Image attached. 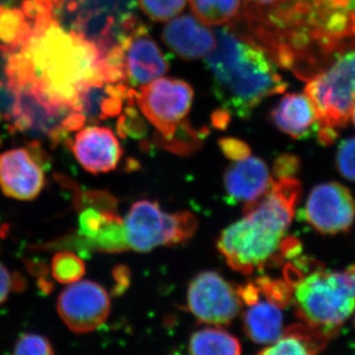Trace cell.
<instances>
[{"instance_id": "obj_40", "label": "cell", "mask_w": 355, "mask_h": 355, "mask_svg": "<svg viewBox=\"0 0 355 355\" xmlns=\"http://www.w3.org/2000/svg\"><path fill=\"white\" fill-rule=\"evenodd\" d=\"M352 324H354V330H355V310H354V314L352 315Z\"/></svg>"}, {"instance_id": "obj_23", "label": "cell", "mask_w": 355, "mask_h": 355, "mask_svg": "<svg viewBox=\"0 0 355 355\" xmlns=\"http://www.w3.org/2000/svg\"><path fill=\"white\" fill-rule=\"evenodd\" d=\"M188 0H139L140 8L147 17L156 22L173 19L184 10Z\"/></svg>"}, {"instance_id": "obj_7", "label": "cell", "mask_w": 355, "mask_h": 355, "mask_svg": "<svg viewBox=\"0 0 355 355\" xmlns=\"http://www.w3.org/2000/svg\"><path fill=\"white\" fill-rule=\"evenodd\" d=\"M123 226L128 249L147 253L188 241L197 230L198 220L191 212L167 214L157 203L141 200L133 203Z\"/></svg>"}, {"instance_id": "obj_22", "label": "cell", "mask_w": 355, "mask_h": 355, "mask_svg": "<svg viewBox=\"0 0 355 355\" xmlns=\"http://www.w3.org/2000/svg\"><path fill=\"white\" fill-rule=\"evenodd\" d=\"M86 272L85 263L73 252L60 251L51 260V275L60 284H70L83 279Z\"/></svg>"}, {"instance_id": "obj_4", "label": "cell", "mask_w": 355, "mask_h": 355, "mask_svg": "<svg viewBox=\"0 0 355 355\" xmlns=\"http://www.w3.org/2000/svg\"><path fill=\"white\" fill-rule=\"evenodd\" d=\"M300 193L297 180L280 178L263 197L245 205V216L226 228L217 243L233 270L251 275L277 261Z\"/></svg>"}, {"instance_id": "obj_25", "label": "cell", "mask_w": 355, "mask_h": 355, "mask_svg": "<svg viewBox=\"0 0 355 355\" xmlns=\"http://www.w3.org/2000/svg\"><path fill=\"white\" fill-rule=\"evenodd\" d=\"M254 284L260 289L261 294L266 296V300L279 308H284L292 300V286L282 280H273L270 277H259Z\"/></svg>"}, {"instance_id": "obj_2", "label": "cell", "mask_w": 355, "mask_h": 355, "mask_svg": "<svg viewBox=\"0 0 355 355\" xmlns=\"http://www.w3.org/2000/svg\"><path fill=\"white\" fill-rule=\"evenodd\" d=\"M250 29L275 64L310 79L355 48V0H280Z\"/></svg>"}, {"instance_id": "obj_39", "label": "cell", "mask_w": 355, "mask_h": 355, "mask_svg": "<svg viewBox=\"0 0 355 355\" xmlns=\"http://www.w3.org/2000/svg\"><path fill=\"white\" fill-rule=\"evenodd\" d=\"M350 120L352 121L355 127V101L354 103V106H352V114H350Z\"/></svg>"}, {"instance_id": "obj_37", "label": "cell", "mask_w": 355, "mask_h": 355, "mask_svg": "<svg viewBox=\"0 0 355 355\" xmlns=\"http://www.w3.org/2000/svg\"><path fill=\"white\" fill-rule=\"evenodd\" d=\"M27 287V280L22 275L18 272L13 273V291L16 292L24 291Z\"/></svg>"}, {"instance_id": "obj_11", "label": "cell", "mask_w": 355, "mask_h": 355, "mask_svg": "<svg viewBox=\"0 0 355 355\" xmlns=\"http://www.w3.org/2000/svg\"><path fill=\"white\" fill-rule=\"evenodd\" d=\"M304 216L321 234H342L354 225L355 198L349 188L338 182L317 184L308 196Z\"/></svg>"}, {"instance_id": "obj_3", "label": "cell", "mask_w": 355, "mask_h": 355, "mask_svg": "<svg viewBox=\"0 0 355 355\" xmlns=\"http://www.w3.org/2000/svg\"><path fill=\"white\" fill-rule=\"evenodd\" d=\"M216 46L205 58L212 80V90L221 110L240 119L273 95L282 94L288 84L275 60L258 42L231 26L217 27Z\"/></svg>"}, {"instance_id": "obj_26", "label": "cell", "mask_w": 355, "mask_h": 355, "mask_svg": "<svg viewBox=\"0 0 355 355\" xmlns=\"http://www.w3.org/2000/svg\"><path fill=\"white\" fill-rule=\"evenodd\" d=\"M77 190V189H76ZM116 198L105 191H85L77 190L74 195V207L77 210L85 207H95V209L106 211V210H116Z\"/></svg>"}, {"instance_id": "obj_24", "label": "cell", "mask_w": 355, "mask_h": 355, "mask_svg": "<svg viewBox=\"0 0 355 355\" xmlns=\"http://www.w3.org/2000/svg\"><path fill=\"white\" fill-rule=\"evenodd\" d=\"M118 214L116 210H106L102 211L95 207H85L79 210L78 216V232L77 234L81 237L93 239L99 232L110 217Z\"/></svg>"}, {"instance_id": "obj_9", "label": "cell", "mask_w": 355, "mask_h": 355, "mask_svg": "<svg viewBox=\"0 0 355 355\" xmlns=\"http://www.w3.org/2000/svg\"><path fill=\"white\" fill-rule=\"evenodd\" d=\"M121 24L116 43L121 46L125 84L137 90L167 73L170 62L146 25L128 15Z\"/></svg>"}, {"instance_id": "obj_13", "label": "cell", "mask_w": 355, "mask_h": 355, "mask_svg": "<svg viewBox=\"0 0 355 355\" xmlns=\"http://www.w3.org/2000/svg\"><path fill=\"white\" fill-rule=\"evenodd\" d=\"M44 184L43 166L29 148L19 147L0 154V189L6 197L33 200Z\"/></svg>"}, {"instance_id": "obj_8", "label": "cell", "mask_w": 355, "mask_h": 355, "mask_svg": "<svg viewBox=\"0 0 355 355\" xmlns=\"http://www.w3.org/2000/svg\"><path fill=\"white\" fill-rule=\"evenodd\" d=\"M193 88L181 79L163 77L137 89L135 104L165 142L186 121L193 101Z\"/></svg>"}, {"instance_id": "obj_21", "label": "cell", "mask_w": 355, "mask_h": 355, "mask_svg": "<svg viewBox=\"0 0 355 355\" xmlns=\"http://www.w3.org/2000/svg\"><path fill=\"white\" fill-rule=\"evenodd\" d=\"M191 10L207 25L232 23L241 13L243 0H189Z\"/></svg>"}, {"instance_id": "obj_33", "label": "cell", "mask_w": 355, "mask_h": 355, "mask_svg": "<svg viewBox=\"0 0 355 355\" xmlns=\"http://www.w3.org/2000/svg\"><path fill=\"white\" fill-rule=\"evenodd\" d=\"M113 277L116 282L113 293L114 295H120L127 291L128 284H130V270L125 266H116L113 270Z\"/></svg>"}, {"instance_id": "obj_20", "label": "cell", "mask_w": 355, "mask_h": 355, "mask_svg": "<svg viewBox=\"0 0 355 355\" xmlns=\"http://www.w3.org/2000/svg\"><path fill=\"white\" fill-rule=\"evenodd\" d=\"M191 354H240L241 345L234 336L219 329L209 328L198 331L191 336Z\"/></svg>"}, {"instance_id": "obj_18", "label": "cell", "mask_w": 355, "mask_h": 355, "mask_svg": "<svg viewBox=\"0 0 355 355\" xmlns=\"http://www.w3.org/2000/svg\"><path fill=\"white\" fill-rule=\"evenodd\" d=\"M260 300L250 305L245 312V333L254 343L272 345L279 340L284 331L282 308L270 301Z\"/></svg>"}, {"instance_id": "obj_28", "label": "cell", "mask_w": 355, "mask_h": 355, "mask_svg": "<svg viewBox=\"0 0 355 355\" xmlns=\"http://www.w3.org/2000/svg\"><path fill=\"white\" fill-rule=\"evenodd\" d=\"M14 354H55L53 345L46 336L34 333H26L14 345Z\"/></svg>"}, {"instance_id": "obj_17", "label": "cell", "mask_w": 355, "mask_h": 355, "mask_svg": "<svg viewBox=\"0 0 355 355\" xmlns=\"http://www.w3.org/2000/svg\"><path fill=\"white\" fill-rule=\"evenodd\" d=\"M270 118L275 127L292 139H308L319 130L316 109L305 93L284 96L270 112Z\"/></svg>"}, {"instance_id": "obj_29", "label": "cell", "mask_w": 355, "mask_h": 355, "mask_svg": "<svg viewBox=\"0 0 355 355\" xmlns=\"http://www.w3.org/2000/svg\"><path fill=\"white\" fill-rule=\"evenodd\" d=\"M125 114L118 121V132L121 137L130 135L132 137H141L146 132V128L144 120L135 109V104H128Z\"/></svg>"}, {"instance_id": "obj_5", "label": "cell", "mask_w": 355, "mask_h": 355, "mask_svg": "<svg viewBox=\"0 0 355 355\" xmlns=\"http://www.w3.org/2000/svg\"><path fill=\"white\" fill-rule=\"evenodd\" d=\"M293 284L298 316L324 336H331L354 314L355 266L340 272L316 270Z\"/></svg>"}, {"instance_id": "obj_6", "label": "cell", "mask_w": 355, "mask_h": 355, "mask_svg": "<svg viewBox=\"0 0 355 355\" xmlns=\"http://www.w3.org/2000/svg\"><path fill=\"white\" fill-rule=\"evenodd\" d=\"M316 109L320 141L330 144L350 120L355 101V48L336 57L311 77L305 88Z\"/></svg>"}, {"instance_id": "obj_38", "label": "cell", "mask_w": 355, "mask_h": 355, "mask_svg": "<svg viewBox=\"0 0 355 355\" xmlns=\"http://www.w3.org/2000/svg\"><path fill=\"white\" fill-rule=\"evenodd\" d=\"M24 0H0V13L8 9L20 7Z\"/></svg>"}, {"instance_id": "obj_34", "label": "cell", "mask_w": 355, "mask_h": 355, "mask_svg": "<svg viewBox=\"0 0 355 355\" xmlns=\"http://www.w3.org/2000/svg\"><path fill=\"white\" fill-rule=\"evenodd\" d=\"M13 291V273L11 275L6 266L0 263V305L6 302Z\"/></svg>"}, {"instance_id": "obj_12", "label": "cell", "mask_w": 355, "mask_h": 355, "mask_svg": "<svg viewBox=\"0 0 355 355\" xmlns=\"http://www.w3.org/2000/svg\"><path fill=\"white\" fill-rule=\"evenodd\" d=\"M188 304L198 321L226 326L241 310V300L231 284L214 272H203L191 282Z\"/></svg>"}, {"instance_id": "obj_31", "label": "cell", "mask_w": 355, "mask_h": 355, "mask_svg": "<svg viewBox=\"0 0 355 355\" xmlns=\"http://www.w3.org/2000/svg\"><path fill=\"white\" fill-rule=\"evenodd\" d=\"M280 0H243L242 12L245 20L251 19L272 8Z\"/></svg>"}, {"instance_id": "obj_32", "label": "cell", "mask_w": 355, "mask_h": 355, "mask_svg": "<svg viewBox=\"0 0 355 355\" xmlns=\"http://www.w3.org/2000/svg\"><path fill=\"white\" fill-rule=\"evenodd\" d=\"M298 166L299 161L295 156L284 154V155L280 156V157L275 160L273 171H275V175L277 179H280V178H289L296 172V170L298 169Z\"/></svg>"}, {"instance_id": "obj_19", "label": "cell", "mask_w": 355, "mask_h": 355, "mask_svg": "<svg viewBox=\"0 0 355 355\" xmlns=\"http://www.w3.org/2000/svg\"><path fill=\"white\" fill-rule=\"evenodd\" d=\"M327 336L309 324H293L284 331L282 336L259 354H314L323 349Z\"/></svg>"}, {"instance_id": "obj_10", "label": "cell", "mask_w": 355, "mask_h": 355, "mask_svg": "<svg viewBox=\"0 0 355 355\" xmlns=\"http://www.w3.org/2000/svg\"><path fill=\"white\" fill-rule=\"evenodd\" d=\"M57 310L60 319L74 334L97 330L108 319L111 299L97 282L78 280L70 284L58 296Z\"/></svg>"}, {"instance_id": "obj_30", "label": "cell", "mask_w": 355, "mask_h": 355, "mask_svg": "<svg viewBox=\"0 0 355 355\" xmlns=\"http://www.w3.org/2000/svg\"><path fill=\"white\" fill-rule=\"evenodd\" d=\"M219 146L224 155L233 161L241 160L251 155V148L246 142L233 137L219 140Z\"/></svg>"}, {"instance_id": "obj_16", "label": "cell", "mask_w": 355, "mask_h": 355, "mask_svg": "<svg viewBox=\"0 0 355 355\" xmlns=\"http://www.w3.org/2000/svg\"><path fill=\"white\" fill-rule=\"evenodd\" d=\"M223 182L230 202L248 205L270 190L272 179L263 159L248 156L229 166L224 173Z\"/></svg>"}, {"instance_id": "obj_35", "label": "cell", "mask_w": 355, "mask_h": 355, "mask_svg": "<svg viewBox=\"0 0 355 355\" xmlns=\"http://www.w3.org/2000/svg\"><path fill=\"white\" fill-rule=\"evenodd\" d=\"M240 300L248 306L258 302L261 297V291L256 284H248L246 286L239 287L237 291Z\"/></svg>"}, {"instance_id": "obj_36", "label": "cell", "mask_w": 355, "mask_h": 355, "mask_svg": "<svg viewBox=\"0 0 355 355\" xmlns=\"http://www.w3.org/2000/svg\"><path fill=\"white\" fill-rule=\"evenodd\" d=\"M229 120H230V114L226 113L223 110H218L212 114V123L216 128H225L228 125Z\"/></svg>"}, {"instance_id": "obj_27", "label": "cell", "mask_w": 355, "mask_h": 355, "mask_svg": "<svg viewBox=\"0 0 355 355\" xmlns=\"http://www.w3.org/2000/svg\"><path fill=\"white\" fill-rule=\"evenodd\" d=\"M336 167L340 176L355 183V137L343 140L336 153Z\"/></svg>"}, {"instance_id": "obj_15", "label": "cell", "mask_w": 355, "mask_h": 355, "mask_svg": "<svg viewBox=\"0 0 355 355\" xmlns=\"http://www.w3.org/2000/svg\"><path fill=\"white\" fill-rule=\"evenodd\" d=\"M166 46L184 60L205 58L216 46V35L207 24L191 14L169 20L162 31Z\"/></svg>"}, {"instance_id": "obj_1", "label": "cell", "mask_w": 355, "mask_h": 355, "mask_svg": "<svg viewBox=\"0 0 355 355\" xmlns=\"http://www.w3.org/2000/svg\"><path fill=\"white\" fill-rule=\"evenodd\" d=\"M104 55L95 40L65 29L53 14L39 16L17 48L0 44L7 87L30 86L77 113H81V97L89 87L108 83Z\"/></svg>"}, {"instance_id": "obj_14", "label": "cell", "mask_w": 355, "mask_h": 355, "mask_svg": "<svg viewBox=\"0 0 355 355\" xmlns=\"http://www.w3.org/2000/svg\"><path fill=\"white\" fill-rule=\"evenodd\" d=\"M69 142L77 162L91 174L113 171L123 155L118 137L108 128L91 125L83 128Z\"/></svg>"}]
</instances>
